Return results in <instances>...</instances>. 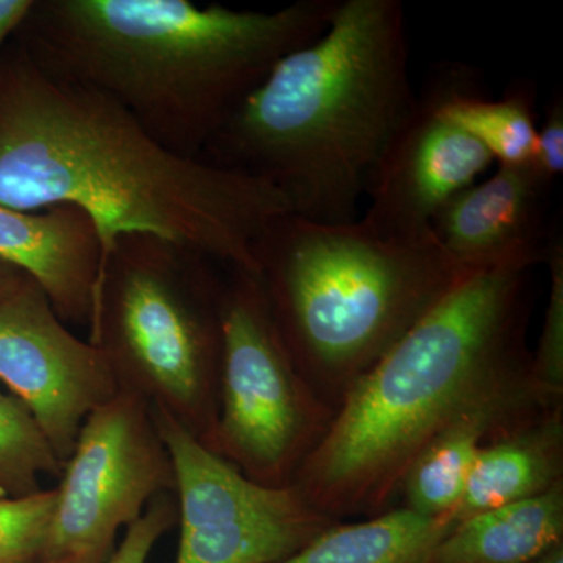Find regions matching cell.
<instances>
[{
	"label": "cell",
	"instance_id": "8fae6325",
	"mask_svg": "<svg viewBox=\"0 0 563 563\" xmlns=\"http://www.w3.org/2000/svg\"><path fill=\"white\" fill-rule=\"evenodd\" d=\"M439 81L415 99L369 176V206L358 218L385 239L415 240L432 233V220L459 192L487 172L493 157L483 144L440 113Z\"/></svg>",
	"mask_w": 563,
	"mask_h": 563
},
{
	"label": "cell",
	"instance_id": "d4e9b609",
	"mask_svg": "<svg viewBox=\"0 0 563 563\" xmlns=\"http://www.w3.org/2000/svg\"><path fill=\"white\" fill-rule=\"evenodd\" d=\"M25 277H27V274L20 272V269L14 268L9 263L0 261V296L7 295V292L20 287Z\"/></svg>",
	"mask_w": 563,
	"mask_h": 563
},
{
	"label": "cell",
	"instance_id": "3957f363",
	"mask_svg": "<svg viewBox=\"0 0 563 563\" xmlns=\"http://www.w3.org/2000/svg\"><path fill=\"white\" fill-rule=\"evenodd\" d=\"M415 99L399 0H340L320 38L282 58L203 151L317 222L357 220L369 176Z\"/></svg>",
	"mask_w": 563,
	"mask_h": 563
},
{
	"label": "cell",
	"instance_id": "7402d4cb",
	"mask_svg": "<svg viewBox=\"0 0 563 563\" xmlns=\"http://www.w3.org/2000/svg\"><path fill=\"white\" fill-rule=\"evenodd\" d=\"M179 510L174 493L152 499L135 523L125 529L124 539L107 563H146L155 544L176 528Z\"/></svg>",
	"mask_w": 563,
	"mask_h": 563
},
{
	"label": "cell",
	"instance_id": "9c48e42d",
	"mask_svg": "<svg viewBox=\"0 0 563 563\" xmlns=\"http://www.w3.org/2000/svg\"><path fill=\"white\" fill-rule=\"evenodd\" d=\"M152 413L176 473V563H279L339 523L296 485L252 483L168 413Z\"/></svg>",
	"mask_w": 563,
	"mask_h": 563
},
{
	"label": "cell",
	"instance_id": "7a4b0ae2",
	"mask_svg": "<svg viewBox=\"0 0 563 563\" xmlns=\"http://www.w3.org/2000/svg\"><path fill=\"white\" fill-rule=\"evenodd\" d=\"M339 3L33 0L13 38L44 68L106 92L166 150L202 158L274 66L328 31Z\"/></svg>",
	"mask_w": 563,
	"mask_h": 563
},
{
	"label": "cell",
	"instance_id": "4316f807",
	"mask_svg": "<svg viewBox=\"0 0 563 563\" xmlns=\"http://www.w3.org/2000/svg\"><path fill=\"white\" fill-rule=\"evenodd\" d=\"M38 563H77L74 559H54V561H43Z\"/></svg>",
	"mask_w": 563,
	"mask_h": 563
},
{
	"label": "cell",
	"instance_id": "52a82bcc",
	"mask_svg": "<svg viewBox=\"0 0 563 563\" xmlns=\"http://www.w3.org/2000/svg\"><path fill=\"white\" fill-rule=\"evenodd\" d=\"M229 269L213 453L252 483L290 487L328 435L335 412L292 363L257 274Z\"/></svg>",
	"mask_w": 563,
	"mask_h": 563
},
{
	"label": "cell",
	"instance_id": "5b68a950",
	"mask_svg": "<svg viewBox=\"0 0 563 563\" xmlns=\"http://www.w3.org/2000/svg\"><path fill=\"white\" fill-rule=\"evenodd\" d=\"M258 280L292 363L333 412L355 384L468 276L435 235L385 239L361 220L285 213L254 244Z\"/></svg>",
	"mask_w": 563,
	"mask_h": 563
},
{
	"label": "cell",
	"instance_id": "8992f818",
	"mask_svg": "<svg viewBox=\"0 0 563 563\" xmlns=\"http://www.w3.org/2000/svg\"><path fill=\"white\" fill-rule=\"evenodd\" d=\"M214 263L161 236H118L103 257L88 328L120 391L162 409L210 451L225 285Z\"/></svg>",
	"mask_w": 563,
	"mask_h": 563
},
{
	"label": "cell",
	"instance_id": "d6986e66",
	"mask_svg": "<svg viewBox=\"0 0 563 563\" xmlns=\"http://www.w3.org/2000/svg\"><path fill=\"white\" fill-rule=\"evenodd\" d=\"M62 470L27 407L0 388V499L38 493L41 477H60Z\"/></svg>",
	"mask_w": 563,
	"mask_h": 563
},
{
	"label": "cell",
	"instance_id": "603a6c76",
	"mask_svg": "<svg viewBox=\"0 0 563 563\" xmlns=\"http://www.w3.org/2000/svg\"><path fill=\"white\" fill-rule=\"evenodd\" d=\"M532 165L554 181L563 173V98L555 92L548 106L542 128L537 129Z\"/></svg>",
	"mask_w": 563,
	"mask_h": 563
},
{
	"label": "cell",
	"instance_id": "9a60e30c",
	"mask_svg": "<svg viewBox=\"0 0 563 563\" xmlns=\"http://www.w3.org/2000/svg\"><path fill=\"white\" fill-rule=\"evenodd\" d=\"M563 485V402L504 429L484 444L466 477L455 523Z\"/></svg>",
	"mask_w": 563,
	"mask_h": 563
},
{
	"label": "cell",
	"instance_id": "ba28073f",
	"mask_svg": "<svg viewBox=\"0 0 563 563\" xmlns=\"http://www.w3.org/2000/svg\"><path fill=\"white\" fill-rule=\"evenodd\" d=\"M174 492L172 455L151 404L118 391L88 415L63 465L44 561L109 562L121 529Z\"/></svg>",
	"mask_w": 563,
	"mask_h": 563
},
{
	"label": "cell",
	"instance_id": "6da1fadb",
	"mask_svg": "<svg viewBox=\"0 0 563 563\" xmlns=\"http://www.w3.org/2000/svg\"><path fill=\"white\" fill-rule=\"evenodd\" d=\"M0 206L76 207L102 262L118 236L147 233L251 273L263 229L291 213L268 181L166 150L106 92L44 68L16 40L0 52Z\"/></svg>",
	"mask_w": 563,
	"mask_h": 563
},
{
	"label": "cell",
	"instance_id": "ffe728a7",
	"mask_svg": "<svg viewBox=\"0 0 563 563\" xmlns=\"http://www.w3.org/2000/svg\"><path fill=\"white\" fill-rule=\"evenodd\" d=\"M55 509V488L0 499V563L44 561Z\"/></svg>",
	"mask_w": 563,
	"mask_h": 563
},
{
	"label": "cell",
	"instance_id": "e0dca14e",
	"mask_svg": "<svg viewBox=\"0 0 563 563\" xmlns=\"http://www.w3.org/2000/svg\"><path fill=\"white\" fill-rule=\"evenodd\" d=\"M454 526L451 517L391 507L361 523L339 521L279 563H429Z\"/></svg>",
	"mask_w": 563,
	"mask_h": 563
},
{
	"label": "cell",
	"instance_id": "5bb4252c",
	"mask_svg": "<svg viewBox=\"0 0 563 563\" xmlns=\"http://www.w3.org/2000/svg\"><path fill=\"white\" fill-rule=\"evenodd\" d=\"M528 373L499 385L437 433L404 476L402 507L429 518H453L477 453L504 429L562 404Z\"/></svg>",
	"mask_w": 563,
	"mask_h": 563
},
{
	"label": "cell",
	"instance_id": "2e32d148",
	"mask_svg": "<svg viewBox=\"0 0 563 563\" xmlns=\"http://www.w3.org/2000/svg\"><path fill=\"white\" fill-rule=\"evenodd\" d=\"M563 543V485L455 523L429 563H532Z\"/></svg>",
	"mask_w": 563,
	"mask_h": 563
},
{
	"label": "cell",
	"instance_id": "44dd1931",
	"mask_svg": "<svg viewBox=\"0 0 563 563\" xmlns=\"http://www.w3.org/2000/svg\"><path fill=\"white\" fill-rule=\"evenodd\" d=\"M550 298L537 350L532 352V379L551 398L563 399V246L553 239L547 258Z\"/></svg>",
	"mask_w": 563,
	"mask_h": 563
},
{
	"label": "cell",
	"instance_id": "ac0fdd59",
	"mask_svg": "<svg viewBox=\"0 0 563 563\" xmlns=\"http://www.w3.org/2000/svg\"><path fill=\"white\" fill-rule=\"evenodd\" d=\"M440 113L483 144L499 165L531 162L536 151V91L518 84L499 101H490L474 88L472 70L454 66L435 77Z\"/></svg>",
	"mask_w": 563,
	"mask_h": 563
},
{
	"label": "cell",
	"instance_id": "277c9868",
	"mask_svg": "<svg viewBox=\"0 0 563 563\" xmlns=\"http://www.w3.org/2000/svg\"><path fill=\"white\" fill-rule=\"evenodd\" d=\"M529 272L463 277L355 384L295 484L333 520L391 509L415 459L448 422L531 373Z\"/></svg>",
	"mask_w": 563,
	"mask_h": 563
},
{
	"label": "cell",
	"instance_id": "4fadbf2b",
	"mask_svg": "<svg viewBox=\"0 0 563 563\" xmlns=\"http://www.w3.org/2000/svg\"><path fill=\"white\" fill-rule=\"evenodd\" d=\"M0 261L36 282L66 325L90 328L102 244L84 211L62 206L24 213L0 206Z\"/></svg>",
	"mask_w": 563,
	"mask_h": 563
},
{
	"label": "cell",
	"instance_id": "484cf974",
	"mask_svg": "<svg viewBox=\"0 0 563 563\" xmlns=\"http://www.w3.org/2000/svg\"><path fill=\"white\" fill-rule=\"evenodd\" d=\"M532 563H563V543L555 544L550 551L540 555L536 562Z\"/></svg>",
	"mask_w": 563,
	"mask_h": 563
},
{
	"label": "cell",
	"instance_id": "30bf717a",
	"mask_svg": "<svg viewBox=\"0 0 563 563\" xmlns=\"http://www.w3.org/2000/svg\"><path fill=\"white\" fill-rule=\"evenodd\" d=\"M0 384L27 407L62 466L88 415L120 391L102 351L69 331L29 276L0 296Z\"/></svg>",
	"mask_w": 563,
	"mask_h": 563
},
{
	"label": "cell",
	"instance_id": "7c38bea8",
	"mask_svg": "<svg viewBox=\"0 0 563 563\" xmlns=\"http://www.w3.org/2000/svg\"><path fill=\"white\" fill-rule=\"evenodd\" d=\"M553 181L532 162L499 165L483 184L455 195L432 220V232L461 268L531 272L547 262V198Z\"/></svg>",
	"mask_w": 563,
	"mask_h": 563
},
{
	"label": "cell",
	"instance_id": "cb8c5ba5",
	"mask_svg": "<svg viewBox=\"0 0 563 563\" xmlns=\"http://www.w3.org/2000/svg\"><path fill=\"white\" fill-rule=\"evenodd\" d=\"M33 0H0V52L20 31Z\"/></svg>",
	"mask_w": 563,
	"mask_h": 563
}]
</instances>
